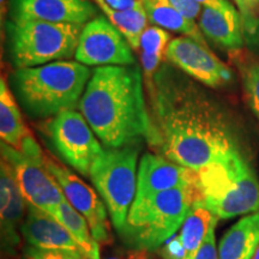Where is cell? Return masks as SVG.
Wrapping results in <instances>:
<instances>
[{
  "label": "cell",
  "mask_w": 259,
  "mask_h": 259,
  "mask_svg": "<svg viewBox=\"0 0 259 259\" xmlns=\"http://www.w3.org/2000/svg\"><path fill=\"white\" fill-rule=\"evenodd\" d=\"M147 88L153 124L149 144L168 160L198 171L241 154L225 113L193 80L163 65Z\"/></svg>",
  "instance_id": "6da1fadb"
},
{
  "label": "cell",
  "mask_w": 259,
  "mask_h": 259,
  "mask_svg": "<svg viewBox=\"0 0 259 259\" xmlns=\"http://www.w3.org/2000/svg\"><path fill=\"white\" fill-rule=\"evenodd\" d=\"M79 109L105 148L149 142L153 134L145 102L143 73L136 65L100 66L93 71Z\"/></svg>",
  "instance_id": "7a4b0ae2"
},
{
  "label": "cell",
  "mask_w": 259,
  "mask_h": 259,
  "mask_svg": "<svg viewBox=\"0 0 259 259\" xmlns=\"http://www.w3.org/2000/svg\"><path fill=\"white\" fill-rule=\"evenodd\" d=\"M92 72L78 61H53L17 69L11 76L15 96L31 118H48L79 105Z\"/></svg>",
  "instance_id": "3957f363"
},
{
  "label": "cell",
  "mask_w": 259,
  "mask_h": 259,
  "mask_svg": "<svg viewBox=\"0 0 259 259\" xmlns=\"http://www.w3.org/2000/svg\"><path fill=\"white\" fill-rule=\"evenodd\" d=\"M198 186L164 191L149 199L135 200L121 234L137 250L155 251L176 234L185 221Z\"/></svg>",
  "instance_id": "277c9868"
},
{
  "label": "cell",
  "mask_w": 259,
  "mask_h": 259,
  "mask_svg": "<svg viewBox=\"0 0 259 259\" xmlns=\"http://www.w3.org/2000/svg\"><path fill=\"white\" fill-rule=\"evenodd\" d=\"M197 173L200 198L218 219L259 212V181L242 154L204 167Z\"/></svg>",
  "instance_id": "5b68a950"
},
{
  "label": "cell",
  "mask_w": 259,
  "mask_h": 259,
  "mask_svg": "<svg viewBox=\"0 0 259 259\" xmlns=\"http://www.w3.org/2000/svg\"><path fill=\"white\" fill-rule=\"evenodd\" d=\"M84 25L42 21H10L9 52L17 69L34 67L74 56Z\"/></svg>",
  "instance_id": "8992f818"
},
{
  "label": "cell",
  "mask_w": 259,
  "mask_h": 259,
  "mask_svg": "<svg viewBox=\"0 0 259 259\" xmlns=\"http://www.w3.org/2000/svg\"><path fill=\"white\" fill-rule=\"evenodd\" d=\"M138 143L103 148L90 169V179L106 203L113 226L122 233L137 194Z\"/></svg>",
  "instance_id": "52a82bcc"
},
{
  "label": "cell",
  "mask_w": 259,
  "mask_h": 259,
  "mask_svg": "<svg viewBox=\"0 0 259 259\" xmlns=\"http://www.w3.org/2000/svg\"><path fill=\"white\" fill-rule=\"evenodd\" d=\"M2 158L11 167L19 190L29 205L53 216L66 197L48 168L46 156L44 154L30 156L2 143Z\"/></svg>",
  "instance_id": "ba28073f"
},
{
  "label": "cell",
  "mask_w": 259,
  "mask_h": 259,
  "mask_svg": "<svg viewBox=\"0 0 259 259\" xmlns=\"http://www.w3.org/2000/svg\"><path fill=\"white\" fill-rule=\"evenodd\" d=\"M47 131L60 157L82 176L89 177L103 148L83 114L74 109L60 112L48 122Z\"/></svg>",
  "instance_id": "9c48e42d"
},
{
  "label": "cell",
  "mask_w": 259,
  "mask_h": 259,
  "mask_svg": "<svg viewBox=\"0 0 259 259\" xmlns=\"http://www.w3.org/2000/svg\"><path fill=\"white\" fill-rule=\"evenodd\" d=\"M74 58L85 66L136 64L128 41L103 16L94 18L84 25Z\"/></svg>",
  "instance_id": "30bf717a"
},
{
  "label": "cell",
  "mask_w": 259,
  "mask_h": 259,
  "mask_svg": "<svg viewBox=\"0 0 259 259\" xmlns=\"http://www.w3.org/2000/svg\"><path fill=\"white\" fill-rule=\"evenodd\" d=\"M166 59L187 76L218 88L232 80V71L208 47L191 37H177L170 41Z\"/></svg>",
  "instance_id": "8fae6325"
},
{
  "label": "cell",
  "mask_w": 259,
  "mask_h": 259,
  "mask_svg": "<svg viewBox=\"0 0 259 259\" xmlns=\"http://www.w3.org/2000/svg\"><path fill=\"white\" fill-rule=\"evenodd\" d=\"M46 162L52 174L56 177L66 199L88 221L94 238L99 244H109L111 232H109L108 216L105 205L97 193L66 167L60 166L50 157H46Z\"/></svg>",
  "instance_id": "7c38bea8"
},
{
  "label": "cell",
  "mask_w": 259,
  "mask_h": 259,
  "mask_svg": "<svg viewBox=\"0 0 259 259\" xmlns=\"http://www.w3.org/2000/svg\"><path fill=\"white\" fill-rule=\"evenodd\" d=\"M198 186V173L161 155L145 154L138 168L135 200L149 199L164 191Z\"/></svg>",
  "instance_id": "4fadbf2b"
},
{
  "label": "cell",
  "mask_w": 259,
  "mask_h": 259,
  "mask_svg": "<svg viewBox=\"0 0 259 259\" xmlns=\"http://www.w3.org/2000/svg\"><path fill=\"white\" fill-rule=\"evenodd\" d=\"M95 15V6L88 0H10L12 21L29 19L83 25Z\"/></svg>",
  "instance_id": "5bb4252c"
},
{
  "label": "cell",
  "mask_w": 259,
  "mask_h": 259,
  "mask_svg": "<svg viewBox=\"0 0 259 259\" xmlns=\"http://www.w3.org/2000/svg\"><path fill=\"white\" fill-rule=\"evenodd\" d=\"M25 206L28 203L22 194L10 164L2 158L0 166V228L2 248L6 254H15L21 245Z\"/></svg>",
  "instance_id": "9a60e30c"
},
{
  "label": "cell",
  "mask_w": 259,
  "mask_h": 259,
  "mask_svg": "<svg viewBox=\"0 0 259 259\" xmlns=\"http://www.w3.org/2000/svg\"><path fill=\"white\" fill-rule=\"evenodd\" d=\"M21 232L24 240L32 247L42 250L77 251L83 253L82 248L64 225L51 213L29 204L27 218Z\"/></svg>",
  "instance_id": "2e32d148"
},
{
  "label": "cell",
  "mask_w": 259,
  "mask_h": 259,
  "mask_svg": "<svg viewBox=\"0 0 259 259\" xmlns=\"http://www.w3.org/2000/svg\"><path fill=\"white\" fill-rule=\"evenodd\" d=\"M199 28L203 35L227 51H238L244 46L241 16L233 5L222 9L204 8Z\"/></svg>",
  "instance_id": "e0dca14e"
},
{
  "label": "cell",
  "mask_w": 259,
  "mask_h": 259,
  "mask_svg": "<svg viewBox=\"0 0 259 259\" xmlns=\"http://www.w3.org/2000/svg\"><path fill=\"white\" fill-rule=\"evenodd\" d=\"M259 246V212L245 216L222 236L219 259H252Z\"/></svg>",
  "instance_id": "ac0fdd59"
},
{
  "label": "cell",
  "mask_w": 259,
  "mask_h": 259,
  "mask_svg": "<svg viewBox=\"0 0 259 259\" xmlns=\"http://www.w3.org/2000/svg\"><path fill=\"white\" fill-rule=\"evenodd\" d=\"M0 137L2 143L18 151L32 138L24 125L19 107L4 77L0 80Z\"/></svg>",
  "instance_id": "d6986e66"
},
{
  "label": "cell",
  "mask_w": 259,
  "mask_h": 259,
  "mask_svg": "<svg viewBox=\"0 0 259 259\" xmlns=\"http://www.w3.org/2000/svg\"><path fill=\"white\" fill-rule=\"evenodd\" d=\"M145 11L151 23L157 27L185 35L208 47L203 32L196 22L186 18L171 5L169 0H142Z\"/></svg>",
  "instance_id": "ffe728a7"
},
{
  "label": "cell",
  "mask_w": 259,
  "mask_h": 259,
  "mask_svg": "<svg viewBox=\"0 0 259 259\" xmlns=\"http://www.w3.org/2000/svg\"><path fill=\"white\" fill-rule=\"evenodd\" d=\"M218 216L205 205L202 198H197L189 210L180 229V239L185 247L187 259H192L200 247L210 228L218 225Z\"/></svg>",
  "instance_id": "44dd1931"
},
{
  "label": "cell",
  "mask_w": 259,
  "mask_h": 259,
  "mask_svg": "<svg viewBox=\"0 0 259 259\" xmlns=\"http://www.w3.org/2000/svg\"><path fill=\"white\" fill-rule=\"evenodd\" d=\"M53 216L71 233L87 257L89 259H101L100 245L94 238L93 233H90L92 229L88 221L84 219L82 213H79L71 205L69 200L66 199L61 203Z\"/></svg>",
  "instance_id": "7402d4cb"
},
{
  "label": "cell",
  "mask_w": 259,
  "mask_h": 259,
  "mask_svg": "<svg viewBox=\"0 0 259 259\" xmlns=\"http://www.w3.org/2000/svg\"><path fill=\"white\" fill-rule=\"evenodd\" d=\"M170 44V35L163 28L150 27L144 30L139 41L141 64L145 82L153 80L155 74L161 67L163 58H166L168 45Z\"/></svg>",
  "instance_id": "603a6c76"
},
{
  "label": "cell",
  "mask_w": 259,
  "mask_h": 259,
  "mask_svg": "<svg viewBox=\"0 0 259 259\" xmlns=\"http://www.w3.org/2000/svg\"><path fill=\"white\" fill-rule=\"evenodd\" d=\"M97 8L105 14L108 21L124 35L132 50H139V41L148 28V15L144 6L130 11H118L106 4L103 0H94Z\"/></svg>",
  "instance_id": "cb8c5ba5"
},
{
  "label": "cell",
  "mask_w": 259,
  "mask_h": 259,
  "mask_svg": "<svg viewBox=\"0 0 259 259\" xmlns=\"http://www.w3.org/2000/svg\"><path fill=\"white\" fill-rule=\"evenodd\" d=\"M241 16L244 35L255 41L259 35V0H234Z\"/></svg>",
  "instance_id": "d4e9b609"
},
{
  "label": "cell",
  "mask_w": 259,
  "mask_h": 259,
  "mask_svg": "<svg viewBox=\"0 0 259 259\" xmlns=\"http://www.w3.org/2000/svg\"><path fill=\"white\" fill-rule=\"evenodd\" d=\"M242 82L248 105L259 119V61H252L242 67Z\"/></svg>",
  "instance_id": "484cf974"
},
{
  "label": "cell",
  "mask_w": 259,
  "mask_h": 259,
  "mask_svg": "<svg viewBox=\"0 0 259 259\" xmlns=\"http://www.w3.org/2000/svg\"><path fill=\"white\" fill-rule=\"evenodd\" d=\"M25 259H89L82 252L67 250H42L28 246L24 250Z\"/></svg>",
  "instance_id": "4316f807"
},
{
  "label": "cell",
  "mask_w": 259,
  "mask_h": 259,
  "mask_svg": "<svg viewBox=\"0 0 259 259\" xmlns=\"http://www.w3.org/2000/svg\"><path fill=\"white\" fill-rule=\"evenodd\" d=\"M160 254L163 259H187V253L180 235L174 234L164 242L160 250Z\"/></svg>",
  "instance_id": "83f0119b"
},
{
  "label": "cell",
  "mask_w": 259,
  "mask_h": 259,
  "mask_svg": "<svg viewBox=\"0 0 259 259\" xmlns=\"http://www.w3.org/2000/svg\"><path fill=\"white\" fill-rule=\"evenodd\" d=\"M215 227L216 225H213L210 228L209 233L192 259H219V250L216 248L215 244Z\"/></svg>",
  "instance_id": "f1b7e54d"
},
{
  "label": "cell",
  "mask_w": 259,
  "mask_h": 259,
  "mask_svg": "<svg viewBox=\"0 0 259 259\" xmlns=\"http://www.w3.org/2000/svg\"><path fill=\"white\" fill-rule=\"evenodd\" d=\"M169 2L181 15L191 21H196L197 18L199 19L202 15V5L194 0H169Z\"/></svg>",
  "instance_id": "f546056e"
},
{
  "label": "cell",
  "mask_w": 259,
  "mask_h": 259,
  "mask_svg": "<svg viewBox=\"0 0 259 259\" xmlns=\"http://www.w3.org/2000/svg\"><path fill=\"white\" fill-rule=\"evenodd\" d=\"M107 5L118 11H130L143 6L142 0H103Z\"/></svg>",
  "instance_id": "4dcf8cb0"
},
{
  "label": "cell",
  "mask_w": 259,
  "mask_h": 259,
  "mask_svg": "<svg viewBox=\"0 0 259 259\" xmlns=\"http://www.w3.org/2000/svg\"><path fill=\"white\" fill-rule=\"evenodd\" d=\"M194 2L199 3L204 8H215V9H222L227 8V6L232 5L228 0H194Z\"/></svg>",
  "instance_id": "1f68e13d"
},
{
  "label": "cell",
  "mask_w": 259,
  "mask_h": 259,
  "mask_svg": "<svg viewBox=\"0 0 259 259\" xmlns=\"http://www.w3.org/2000/svg\"><path fill=\"white\" fill-rule=\"evenodd\" d=\"M107 259H124V258L120 257V255H115V257H109V258H107ZM128 259H137V258L134 257V255H130Z\"/></svg>",
  "instance_id": "d6a6232c"
},
{
  "label": "cell",
  "mask_w": 259,
  "mask_h": 259,
  "mask_svg": "<svg viewBox=\"0 0 259 259\" xmlns=\"http://www.w3.org/2000/svg\"><path fill=\"white\" fill-rule=\"evenodd\" d=\"M252 259H259V246H258L257 250H255V253H254L253 258H252Z\"/></svg>",
  "instance_id": "836d02e7"
},
{
  "label": "cell",
  "mask_w": 259,
  "mask_h": 259,
  "mask_svg": "<svg viewBox=\"0 0 259 259\" xmlns=\"http://www.w3.org/2000/svg\"><path fill=\"white\" fill-rule=\"evenodd\" d=\"M0 2H2V8L4 9V3H5V0H0Z\"/></svg>",
  "instance_id": "e575fe53"
}]
</instances>
